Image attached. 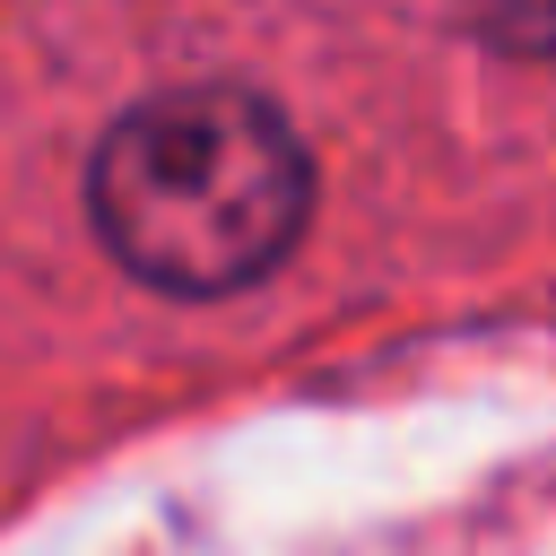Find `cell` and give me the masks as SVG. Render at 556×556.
Masks as SVG:
<instances>
[{"label": "cell", "mask_w": 556, "mask_h": 556, "mask_svg": "<svg viewBox=\"0 0 556 556\" xmlns=\"http://www.w3.org/2000/svg\"><path fill=\"white\" fill-rule=\"evenodd\" d=\"M313 208V156L278 104L243 87H174L130 104L96 165L87 217L104 252L165 295H235L269 278Z\"/></svg>", "instance_id": "obj_1"}]
</instances>
